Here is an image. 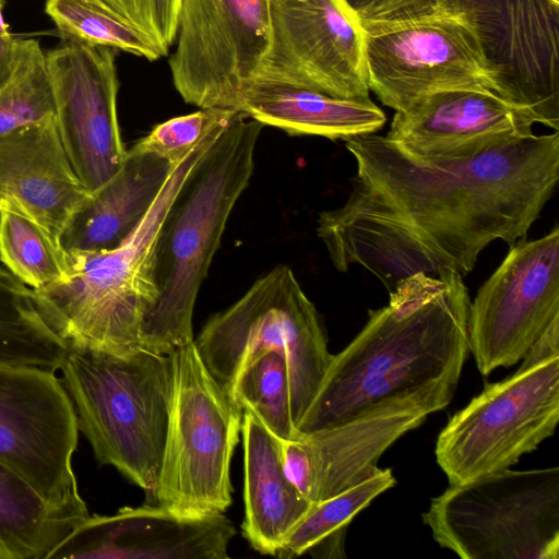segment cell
<instances>
[{"mask_svg":"<svg viewBox=\"0 0 559 559\" xmlns=\"http://www.w3.org/2000/svg\"><path fill=\"white\" fill-rule=\"evenodd\" d=\"M0 214H1V210H0Z\"/></svg>","mask_w":559,"mask_h":559,"instance_id":"obj_38","label":"cell"},{"mask_svg":"<svg viewBox=\"0 0 559 559\" xmlns=\"http://www.w3.org/2000/svg\"><path fill=\"white\" fill-rule=\"evenodd\" d=\"M238 112L230 108L212 107L170 118L155 126L129 150L152 153L178 165L203 139L229 124Z\"/></svg>","mask_w":559,"mask_h":559,"instance_id":"obj_31","label":"cell"},{"mask_svg":"<svg viewBox=\"0 0 559 559\" xmlns=\"http://www.w3.org/2000/svg\"><path fill=\"white\" fill-rule=\"evenodd\" d=\"M173 385L154 504L179 515L224 513L242 411L203 362L194 341L169 354Z\"/></svg>","mask_w":559,"mask_h":559,"instance_id":"obj_8","label":"cell"},{"mask_svg":"<svg viewBox=\"0 0 559 559\" xmlns=\"http://www.w3.org/2000/svg\"><path fill=\"white\" fill-rule=\"evenodd\" d=\"M148 36L162 55L176 39L179 0H105Z\"/></svg>","mask_w":559,"mask_h":559,"instance_id":"obj_32","label":"cell"},{"mask_svg":"<svg viewBox=\"0 0 559 559\" xmlns=\"http://www.w3.org/2000/svg\"><path fill=\"white\" fill-rule=\"evenodd\" d=\"M245 467L242 534L260 554L276 556L283 539L312 503L288 478L283 441L249 411H242Z\"/></svg>","mask_w":559,"mask_h":559,"instance_id":"obj_22","label":"cell"},{"mask_svg":"<svg viewBox=\"0 0 559 559\" xmlns=\"http://www.w3.org/2000/svg\"><path fill=\"white\" fill-rule=\"evenodd\" d=\"M46 52L36 39L20 38L15 69L0 88V136L55 117Z\"/></svg>","mask_w":559,"mask_h":559,"instance_id":"obj_30","label":"cell"},{"mask_svg":"<svg viewBox=\"0 0 559 559\" xmlns=\"http://www.w3.org/2000/svg\"><path fill=\"white\" fill-rule=\"evenodd\" d=\"M175 88L199 108L234 109L270 45L269 0H179Z\"/></svg>","mask_w":559,"mask_h":559,"instance_id":"obj_13","label":"cell"},{"mask_svg":"<svg viewBox=\"0 0 559 559\" xmlns=\"http://www.w3.org/2000/svg\"><path fill=\"white\" fill-rule=\"evenodd\" d=\"M262 128L239 111L176 193L157 236V299L143 325V349L169 355L194 341L197 297L231 211L252 177Z\"/></svg>","mask_w":559,"mask_h":559,"instance_id":"obj_3","label":"cell"},{"mask_svg":"<svg viewBox=\"0 0 559 559\" xmlns=\"http://www.w3.org/2000/svg\"><path fill=\"white\" fill-rule=\"evenodd\" d=\"M152 153L127 150L120 169L93 192L64 228L66 252L109 251L140 225L176 168Z\"/></svg>","mask_w":559,"mask_h":559,"instance_id":"obj_21","label":"cell"},{"mask_svg":"<svg viewBox=\"0 0 559 559\" xmlns=\"http://www.w3.org/2000/svg\"><path fill=\"white\" fill-rule=\"evenodd\" d=\"M361 25L369 90L395 111L442 91L501 96L499 73L485 53L467 0H435L411 14Z\"/></svg>","mask_w":559,"mask_h":559,"instance_id":"obj_7","label":"cell"},{"mask_svg":"<svg viewBox=\"0 0 559 559\" xmlns=\"http://www.w3.org/2000/svg\"><path fill=\"white\" fill-rule=\"evenodd\" d=\"M79 429L56 371L0 365V462L51 504L88 516L72 467Z\"/></svg>","mask_w":559,"mask_h":559,"instance_id":"obj_11","label":"cell"},{"mask_svg":"<svg viewBox=\"0 0 559 559\" xmlns=\"http://www.w3.org/2000/svg\"><path fill=\"white\" fill-rule=\"evenodd\" d=\"M45 12L62 40L109 47L155 61L153 40L105 0H46Z\"/></svg>","mask_w":559,"mask_h":559,"instance_id":"obj_26","label":"cell"},{"mask_svg":"<svg viewBox=\"0 0 559 559\" xmlns=\"http://www.w3.org/2000/svg\"><path fill=\"white\" fill-rule=\"evenodd\" d=\"M235 110L290 135L348 140L376 133L386 117L370 97L338 98L312 90L272 83H249Z\"/></svg>","mask_w":559,"mask_h":559,"instance_id":"obj_23","label":"cell"},{"mask_svg":"<svg viewBox=\"0 0 559 559\" xmlns=\"http://www.w3.org/2000/svg\"><path fill=\"white\" fill-rule=\"evenodd\" d=\"M421 518L463 559H559V467L507 468L450 485Z\"/></svg>","mask_w":559,"mask_h":559,"instance_id":"obj_9","label":"cell"},{"mask_svg":"<svg viewBox=\"0 0 559 559\" xmlns=\"http://www.w3.org/2000/svg\"><path fill=\"white\" fill-rule=\"evenodd\" d=\"M349 7L365 21H388L409 14L418 7L433 0H346Z\"/></svg>","mask_w":559,"mask_h":559,"instance_id":"obj_33","label":"cell"},{"mask_svg":"<svg viewBox=\"0 0 559 559\" xmlns=\"http://www.w3.org/2000/svg\"><path fill=\"white\" fill-rule=\"evenodd\" d=\"M559 355L490 383L440 431L436 460L450 485L510 468L555 433Z\"/></svg>","mask_w":559,"mask_h":559,"instance_id":"obj_10","label":"cell"},{"mask_svg":"<svg viewBox=\"0 0 559 559\" xmlns=\"http://www.w3.org/2000/svg\"><path fill=\"white\" fill-rule=\"evenodd\" d=\"M59 370L96 461L145 490L154 504L173 385L170 355L68 347Z\"/></svg>","mask_w":559,"mask_h":559,"instance_id":"obj_5","label":"cell"},{"mask_svg":"<svg viewBox=\"0 0 559 559\" xmlns=\"http://www.w3.org/2000/svg\"><path fill=\"white\" fill-rule=\"evenodd\" d=\"M485 53L499 73L501 97L559 130V3L467 0Z\"/></svg>","mask_w":559,"mask_h":559,"instance_id":"obj_17","label":"cell"},{"mask_svg":"<svg viewBox=\"0 0 559 559\" xmlns=\"http://www.w3.org/2000/svg\"><path fill=\"white\" fill-rule=\"evenodd\" d=\"M5 5L4 0H0V35H8L10 33V26L4 20L3 9Z\"/></svg>","mask_w":559,"mask_h":559,"instance_id":"obj_36","label":"cell"},{"mask_svg":"<svg viewBox=\"0 0 559 559\" xmlns=\"http://www.w3.org/2000/svg\"><path fill=\"white\" fill-rule=\"evenodd\" d=\"M395 485L390 468H379L367 479L318 503L293 526L276 554L294 558L332 535L345 534L349 522L374 498Z\"/></svg>","mask_w":559,"mask_h":559,"instance_id":"obj_28","label":"cell"},{"mask_svg":"<svg viewBox=\"0 0 559 559\" xmlns=\"http://www.w3.org/2000/svg\"><path fill=\"white\" fill-rule=\"evenodd\" d=\"M90 195L63 147L55 117L0 136V210L60 237Z\"/></svg>","mask_w":559,"mask_h":559,"instance_id":"obj_20","label":"cell"},{"mask_svg":"<svg viewBox=\"0 0 559 559\" xmlns=\"http://www.w3.org/2000/svg\"><path fill=\"white\" fill-rule=\"evenodd\" d=\"M86 518L51 504L0 462V559H47Z\"/></svg>","mask_w":559,"mask_h":559,"instance_id":"obj_24","label":"cell"},{"mask_svg":"<svg viewBox=\"0 0 559 559\" xmlns=\"http://www.w3.org/2000/svg\"><path fill=\"white\" fill-rule=\"evenodd\" d=\"M557 355H559V316L526 352L522 364L533 365Z\"/></svg>","mask_w":559,"mask_h":559,"instance_id":"obj_34","label":"cell"},{"mask_svg":"<svg viewBox=\"0 0 559 559\" xmlns=\"http://www.w3.org/2000/svg\"><path fill=\"white\" fill-rule=\"evenodd\" d=\"M269 19L270 45L251 82L369 97L365 31L346 0H269Z\"/></svg>","mask_w":559,"mask_h":559,"instance_id":"obj_12","label":"cell"},{"mask_svg":"<svg viewBox=\"0 0 559 559\" xmlns=\"http://www.w3.org/2000/svg\"><path fill=\"white\" fill-rule=\"evenodd\" d=\"M357 171L317 234L340 272L358 264L392 292L416 273L468 274L484 248L525 238L559 179V133L421 160L376 133L346 140Z\"/></svg>","mask_w":559,"mask_h":559,"instance_id":"obj_1","label":"cell"},{"mask_svg":"<svg viewBox=\"0 0 559 559\" xmlns=\"http://www.w3.org/2000/svg\"><path fill=\"white\" fill-rule=\"evenodd\" d=\"M67 352L40 314L33 289L0 267V365L57 371Z\"/></svg>","mask_w":559,"mask_h":559,"instance_id":"obj_25","label":"cell"},{"mask_svg":"<svg viewBox=\"0 0 559 559\" xmlns=\"http://www.w3.org/2000/svg\"><path fill=\"white\" fill-rule=\"evenodd\" d=\"M194 344L229 396L251 362L265 352H278L288 366L295 426L316 397L333 357L320 316L287 265L272 269L234 305L211 317Z\"/></svg>","mask_w":559,"mask_h":559,"instance_id":"obj_6","label":"cell"},{"mask_svg":"<svg viewBox=\"0 0 559 559\" xmlns=\"http://www.w3.org/2000/svg\"><path fill=\"white\" fill-rule=\"evenodd\" d=\"M559 316V227L519 239L478 289L468 311V347L488 376L519 362Z\"/></svg>","mask_w":559,"mask_h":559,"instance_id":"obj_14","label":"cell"},{"mask_svg":"<svg viewBox=\"0 0 559 559\" xmlns=\"http://www.w3.org/2000/svg\"><path fill=\"white\" fill-rule=\"evenodd\" d=\"M58 131L79 179L95 191L122 166L116 50L62 40L46 52Z\"/></svg>","mask_w":559,"mask_h":559,"instance_id":"obj_16","label":"cell"},{"mask_svg":"<svg viewBox=\"0 0 559 559\" xmlns=\"http://www.w3.org/2000/svg\"><path fill=\"white\" fill-rule=\"evenodd\" d=\"M451 400L418 392L379 403L334 426L283 441L288 478L311 503L326 500L379 471L381 455Z\"/></svg>","mask_w":559,"mask_h":559,"instance_id":"obj_15","label":"cell"},{"mask_svg":"<svg viewBox=\"0 0 559 559\" xmlns=\"http://www.w3.org/2000/svg\"><path fill=\"white\" fill-rule=\"evenodd\" d=\"M469 297L462 275L416 273L399 281L389 304L333 355L298 431L334 426L368 408L418 392L452 400L468 347Z\"/></svg>","mask_w":559,"mask_h":559,"instance_id":"obj_2","label":"cell"},{"mask_svg":"<svg viewBox=\"0 0 559 559\" xmlns=\"http://www.w3.org/2000/svg\"><path fill=\"white\" fill-rule=\"evenodd\" d=\"M230 397L280 440H292L298 433L293 420L288 366L278 352H265L251 362L237 379Z\"/></svg>","mask_w":559,"mask_h":559,"instance_id":"obj_29","label":"cell"},{"mask_svg":"<svg viewBox=\"0 0 559 559\" xmlns=\"http://www.w3.org/2000/svg\"><path fill=\"white\" fill-rule=\"evenodd\" d=\"M235 534L223 513L191 518L157 504L124 507L111 515H88L47 559H224Z\"/></svg>","mask_w":559,"mask_h":559,"instance_id":"obj_18","label":"cell"},{"mask_svg":"<svg viewBox=\"0 0 559 559\" xmlns=\"http://www.w3.org/2000/svg\"><path fill=\"white\" fill-rule=\"evenodd\" d=\"M537 122L526 108L496 93L450 90L428 95L395 111L385 135L412 157L453 159L533 133Z\"/></svg>","mask_w":559,"mask_h":559,"instance_id":"obj_19","label":"cell"},{"mask_svg":"<svg viewBox=\"0 0 559 559\" xmlns=\"http://www.w3.org/2000/svg\"><path fill=\"white\" fill-rule=\"evenodd\" d=\"M20 38L13 34L0 35V88L11 78L19 56Z\"/></svg>","mask_w":559,"mask_h":559,"instance_id":"obj_35","label":"cell"},{"mask_svg":"<svg viewBox=\"0 0 559 559\" xmlns=\"http://www.w3.org/2000/svg\"><path fill=\"white\" fill-rule=\"evenodd\" d=\"M552 1H555V2H558V3H559V0H552Z\"/></svg>","mask_w":559,"mask_h":559,"instance_id":"obj_37","label":"cell"},{"mask_svg":"<svg viewBox=\"0 0 559 559\" xmlns=\"http://www.w3.org/2000/svg\"><path fill=\"white\" fill-rule=\"evenodd\" d=\"M0 261L32 289L67 280L68 254L45 229L10 211L0 214Z\"/></svg>","mask_w":559,"mask_h":559,"instance_id":"obj_27","label":"cell"},{"mask_svg":"<svg viewBox=\"0 0 559 559\" xmlns=\"http://www.w3.org/2000/svg\"><path fill=\"white\" fill-rule=\"evenodd\" d=\"M221 128L173 170L133 233L109 251L67 252V280L33 289L46 323L68 347L122 355L142 348V330L157 299L155 247L160 225L186 177Z\"/></svg>","mask_w":559,"mask_h":559,"instance_id":"obj_4","label":"cell"}]
</instances>
